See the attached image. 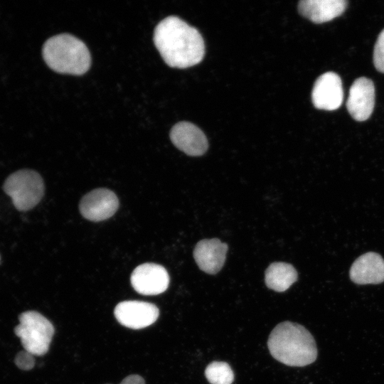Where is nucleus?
Masks as SVG:
<instances>
[{"instance_id": "obj_14", "label": "nucleus", "mask_w": 384, "mask_h": 384, "mask_svg": "<svg viewBox=\"0 0 384 384\" xmlns=\"http://www.w3.org/2000/svg\"><path fill=\"white\" fill-rule=\"evenodd\" d=\"M346 0H302L298 4L299 14L316 23L333 20L347 7Z\"/></svg>"}, {"instance_id": "obj_9", "label": "nucleus", "mask_w": 384, "mask_h": 384, "mask_svg": "<svg viewBox=\"0 0 384 384\" xmlns=\"http://www.w3.org/2000/svg\"><path fill=\"white\" fill-rule=\"evenodd\" d=\"M343 99L342 81L338 74L327 72L316 80L311 92L312 103L316 108L335 110L340 107Z\"/></svg>"}, {"instance_id": "obj_5", "label": "nucleus", "mask_w": 384, "mask_h": 384, "mask_svg": "<svg viewBox=\"0 0 384 384\" xmlns=\"http://www.w3.org/2000/svg\"><path fill=\"white\" fill-rule=\"evenodd\" d=\"M5 193L10 196L15 208L21 211L35 207L44 193L41 175L30 169L18 171L10 175L4 184Z\"/></svg>"}, {"instance_id": "obj_19", "label": "nucleus", "mask_w": 384, "mask_h": 384, "mask_svg": "<svg viewBox=\"0 0 384 384\" xmlns=\"http://www.w3.org/2000/svg\"><path fill=\"white\" fill-rule=\"evenodd\" d=\"M120 384H145V381L139 375H130L123 379Z\"/></svg>"}, {"instance_id": "obj_13", "label": "nucleus", "mask_w": 384, "mask_h": 384, "mask_svg": "<svg viewBox=\"0 0 384 384\" xmlns=\"http://www.w3.org/2000/svg\"><path fill=\"white\" fill-rule=\"evenodd\" d=\"M349 276L358 284H379L384 282V260L376 252L361 255L351 265Z\"/></svg>"}, {"instance_id": "obj_8", "label": "nucleus", "mask_w": 384, "mask_h": 384, "mask_svg": "<svg viewBox=\"0 0 384 384\" xmlns=\"http://www.w3.org/2000/svg\"><path fill=\"white\" fill-rule=\"evenodd\" d=\"M119 200L107 188H96L85 194L79 204L81 215L86 219L98 222L112 217L117 210Z\"/></svg>"}, {"instance_id": "obj_4", "label": "nucleus", "mask_w": 384, "mask_h": 384, "mask_svg": "<svg viewBox=\"0 0 384 384\" xmlns=\"http://www.w3.org/2000/svg\"><path fill=\"white\" fill-rule=\"evenodd\" d=\"M54 331L51 322L35 311L23 312L19 316V324L14 329L24 350L34 356L47 353Z\"/></svg>"}, {"instance_id": "obj_15", "label": "nucleus", "mask_w": 384, "mask_h": 384, "mask_svg": "<svg viewBox=\"0 0 384 384\" xmlns=\"http://www.w3.org/2000/svg\"><path fill=\"white\" fill-rule=\"evenodd\" d=\"M297 272L292 265L274 262L266 270L265 280L268 288L282 292L297 280Z\"/></svg>"}, {"instance_id": "obj_10", "label": "nucleus", "mask_w": 384, "mask_h": 384, "mask_svg": "<svg viewBox=\"0 0 384 384\" xmlns=\"http://www.w3.org/2000/svg\"><path fill=\"white\" fill-rule=\"evenodd\" d=\"M375 105V87L373 81L361 77L354 80L349 90L346 107L350 115L356 121L367 120Z\"/></svg>"}, {"instance_id": "obj_18", "label": "nucleus", "mask_w": 384, "mask_h": 384, "mask_svg": "<svg viewBox=\"0 0 384 384\" xmlns=\"http://www.w3.org/2000/svg\"><path fill=\"white\" fill-rule=\"evenodd\" d=\"M14 361L20 369L28 370L34 366V355L24 350L17 353Z\"/></svg>"}, {"instance_id": "obj_1", "label": "nucleus", "mask_w": 384, "mask_h": 384, "mask_svg": "<svg viewBox=\"0 0 384 384\" xmlns=\"http://www.w3.org/2000/svg\"><path fill=\"white\" fill-rule=\"evenodd\" d=\"M153 39L163 60L170 67L186 68L203 58L205 44L201 33L177 16H168L160 21Z\"/></svg>"}, {"instance_id": "obj_7", "label": "nucleus", "mask_w": 384, "mask_h": 384, "mask_svg": "<svg viewBox=\"0 0 384 384\" xmlns=\"http://www.w3.org/2000/svg\"><path fill=\"white\" fill-rule=\"evenodd\" d=\"M130 282L134 289L139 294L151 296L164 292L169 284V276L161 265L144 263L132 272Z\"/></svg>"}, {"instance_id": "obj_6", "label": "nucleus", "mask_w": 384, "mask_h": 384, "mask_svg": "<svg viewBox=\"0 0 384 384\" xmlns=\"http://www.w3.org/2000/svg\"><path fill=\"white\" fill-rule=\"evenodd\" d=\"M114 314L121 325L132 329H141L157 320L159 310L154 304L129 300L119 302L114 310Z\"/></svg>"}, {"instance_id": "obj_12", "label": "nucleus", "mask_w": 384, "mask_h": 384, "mask_svg": "<svg viewBox=\"0 0 384 384\" xmlns=\"http://www.w3.org/2000/svg\"><path fill=\"white\" fill-rule=\"evenodd\" d=\"M227 251V244L220 240L205 239L196 244L193 250V257L202 271L214 274L223 267Z\"/></svg>"}, {"instance_id": "obj_2", "label": "nucleus", "mask_w": 384, "mask_h": 384, "mask_svg": "<svg viewBox=\"0 0 384 384\" xmlns=\"http://www.w3.org/2000/svg\"><path fill=\"white\" fill-rule=\"evenodd\" d=\"M267 346L276 360L289 366H305L317 357L314 338L297 323L284 321L277 324L270 334Z\"/></svg>"}, {"instance_id": "obj_16", "label": "nucleus", "mask_w": 384, "mask_h": 384, "mask_svg": "<svg viewBox=\"0 0 384 384\" xmlns=\"http://www.w3.org/2000/svg\"><path fill=\"white\" fill-rule=\"evenodd\" d=\"M205 375L211 384H231L234 380L230 366L222 361L210 363L206 368Z\"/></svg>"}, {"instance_id": "obj_11", "label": "nucleus", "mask_w": 384, "mask_h": 384, "mask_svg": "<svg viewBox=\"0 0 384 384\" xmlns=\"http://www.w3.org/2000/svg\"><path fill=\"white\" fill-rule=\"evenodd\" d=\"M170 139L179 150L192 156L203 155L208 146L204 133L188 122L176 124L170 132Z\"/></svg>"}, {"instance_id": "obj_17", "label": "nucleus", "mask_w": 384, "mask_h": 384, "mask_svg": "<svg viewBox=\"0 0 384 384\" xmlns=\"http://www.w3.org/2000/svg\"><path fill=\"white\" fill-rule=\"evenodd\" d=\"M373 64L378 71L384 73V29L380 33L374 46Z\"/></svg>"}, {"instance_id": "obj_3", "label": "nucleus", "mask_w": 384, "mask_h": 384, "mask_svg": "<svg viewBox=\"0 0 384 384\" xmlns=\"http://www.w3.org/2000/svg\"><path fill=\"white\" fill-rule=\"evenodd\" d=\"M42 53L46 64L60 73L82 75L89 70L91 63L90 54L85 44L68 33L48 39Z\"/></svg>"}]
</instances>
